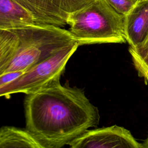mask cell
I'll list each match as a JSON object with an SVG mask.
<instances>
[{
    "instance_id": "cell-8",
    "label": "cell",
    "mask_w": 148,
    "mask_h": 148,
    "mask_svg": "<svg viewBox=\"0 0 148 148\" xmlns=\"http://www.w3.org/2000/svg\"><path fill=\"white\" fill-rule=\"evenodd\" d=\"M38 24L33 15L16 0H0V29L12 30Z\"/></svg>"
},
{
    "instance_id": "cell-14",
    "label": "cell",
    "mask_w": 148,
    "mask_h": 148,
    "mask_svg": "<svg viewBox=\"0 0 148 148\" xmlns=\"http://www.w3.org/2000/svg\"><path fill=\"white\" fill-rule=\"evenodd\" d=\"M23 72H15V73H9L4 75L0 76V88L4 86L5 84L11 82Z\"/></svg>"
},
{
    "instance_id": "cell-15",
    "label": "cell",
    "mask_w": 148,
    "mask_h": 148,
    "mask_svg": "<svg viewBox=\"0 0 148 148\" xmlns=\"http://www.w3.org/2000/svg\"><path fill=\"white\" fill-rule=\"evenodd\" d=\"M142 148H148V136L147 138L144 140L143 143L142 144Z\"/></svg>"
},
{
    "instance_id": "cell-4",
    "label": "cell",
    "mask_w": 148,
    "mask_h": 148,
    "mask_svg": "<svg viewBox=\"0 0 148 148\" xmlns=\"http://www.w3.org/2000/svg\"><path fill=\"white\" fill-rule=\"evenodd\" d=\"M78 46L76 42L66 46L53 56L23 72L0 88V97L17 92L31 94L59 80L68 61Z\"/></svg>"
},
{
    "instance_id": "cell-5",
    "label": "cell",
    "mask_w": 148,
    "mask_h": 148,
    "mask_svg": "<svg viewBox=\"0 0 148 148\" xmlns=\"http://www.w3.org/2000/svg\"><path fill=\"white\" fill-rule=\"evenodd\" d=\"M69 145L70 148H142L130 131L116 125L87 130Z\"/></svg>"
},
{
    "instance_id": "cell-2",
    "label": "cell",
    "mask_w": 148,
    "mask_h": 148,
    "mask_svg": "<svg viewBox=\"0 0 148 148\" xmlns=\"http://www.w3.org/2000/svg\"><path fill=\"white\" fill-rule=\"evenodd\" d=\"M66 23L79 46L126 42L125 16L117 13L105 0H95L68 14Z\"/></svg>"
},
{
    "instance_id": "cell-10",
    "label": "cell",
    "mask_w": 148,
    "mask_h": 148,
    "mask_svg": "<svg viewBox=\"0 0 148 148\" xmlns=\"http://www.w3.org/2000/svg\"><path fill=\"white\" fill-rule=\"evenodd\" d=\"M18 45V37L12 30L0 29V76L14 58Z\"/></svg>"
},
{
    "instance_id": "cell-9",
    "label": "cell",
    "mask_w": 148,
    "mask_h": 148,
    "mask_svg": "<svg viewBox=\"0 0 148 148\" xmlns=\"http://www.w3.org/2000/svg\"><path fill=\"white\" fill-rule=\"evenodd\" d=\"M0 148H50L27 130L10 126L0 128Z\"/></svg>"
},
{
    "instance_id": "cell-3",
    "label": "cell",
    "mask_w": 148,
    "mask_h": 148,
    "mask_svg": "<svg viewBox=\"0 0 148 148\" xmlns=\"http://www.w3.org/2000/svg\"><path fill=\"white\" fill-rule=\"evenodd\" d=\"M12 30L18 35V45L2 75L24 72L76 42L69 30L51 24H38Z\"/></svg>"
},
{
    "instance_id": "cell-11",
    "label": "cell",
    "mask_w": 148,
    "mask_h": 148,
    "mask_svg": "<svg viewBox=\"0 0 148 148\" xmlns=\"http://www.w3.org/2000/svg\"><path fill=\"white\" fill-rule=\"evenodd\" d=\"M134 65L139 76L148 83V36L146 40L135 48L130 47Z\"/></svg>"
},
{
    "instance_id": "cell-7",
    "label": "cell",
    "mask_w": 148,
    "mask_h": 148,
    "mask_svg": "<svg viewBox=\"0 0 148 148\" xmlns=\"http://www.w3.org/2000/svg\"><path fill=\"white\" fill-rule=\"evenodd\" d=\"M29 11L38 24H51L62 27L67 24L68 14L49 0H16Z\"/></svg>"
},
{
    "instance_id": "cell-1",
    "label": "cell",
    "mask_w": 148,
    "mask_h": 148,
    "mask_svg": "<svg viewBox=\"0 0 148 148\" xmlns=\"http://www.w3.org/2000/svg\"><path fill=\"white\" fill-rule=\"evenodd\" d=\"M24 107L25 130L50 148L69 145L99 120L84 92L60 80L26 94Z\"/></svg>"
},
{
    "instance_id": "cell-12",
    "label": "cell",
    "mask_w": 148,
    "mask_h": 148,
    "mask_svg": "<svg viewBox=\"0 0 148 148\" xmlns=\"http://www.w3.org/2000/svg\"><path fill=\"white\" fill-rule=\"evenodd\" d=\"M57 8L67 14L87 6L95 0H49Z\"/></svg>"
},
{
    "instance_id": "cell-13",
    "label": "cell",
    "mask_w": 148,
    "mask_h": 148,
    "mask_svg": "<svg viewBox=\"0 0 148 148\" xmlns=\"http://www.w3.org/2000/svg\"><path fill=\"white\" fill-rule=\"evenodd\" d=\"M114 10L125 16L135 6L139 0H105Z\"/></svg>"
},
{
    "instance_id": "cell-6",
    "label": "cell",
    "mask_w": 148,
    "mask_h": 148,
    "mask_svg": "<svg viewBox=\"0 0 148 148\" xmlns=\"http://www.w3.org/2000/svg\"><path fill=\"white\" fill-rule=\"evenodd\" d=\"M148 36V0H139L125 16V37L130 47L141 45Z\"/></svg>"
}]
</instances>
